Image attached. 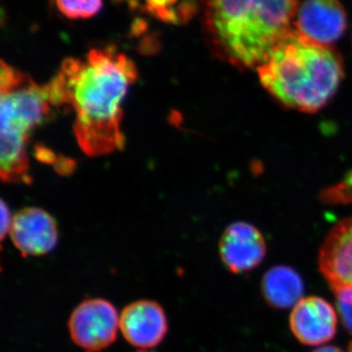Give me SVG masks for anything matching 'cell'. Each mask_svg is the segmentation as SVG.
I'll use <instances>...</instances> for the list:
<instances>
[{"mask_svg": "<svg viewBox=\"0 0 352 352\" xmlns=\"http://www.w3.org/2000/svg\"><path fill=\"white\" fill-rule=\"evenodd\" d=\"M115 2H122L124 1V0H113Z\"/></svg>", "mask_w": 352, "mask_h": 352, "instance_id": "23", "label": "cell"}, {"mask_svg": "<svg viewBox=\"0 0 352 352\" xmlns=\"http://www.w3.org/2000/svg\"><path fill=\"white\" fill-rule=\"evenodd\" d=\"M155 16L163 22L168 23V24H179L177 12L173 9V7L157 11Z\"/></svg>", "mask_w": 352, "mask_h": 352, "instance_id": "18", "label": "cell"}, {"mask_svg": "<svg viewBox=\"0 0 352 352\" xmlns=\"http://www.w3.org/2000/svg\"><path fill=\"white\" fill-rule=\"evenodd\" d=\"M1 144L0 173L4 182H32L27 143L32 131L50 113L51 103L46 85L1 62Z\"/></svg>", "mask_w": 352, "mask_h": 352, "instance_id": "4", "label": "cell"}, {"mask_svg": "<svg viewBox=\"0 0 352 352\" xmlns=\"http://www.w3.org/2000/svg\"><path fill=\"white\" fill-rule=\"evenodd\" d=\"M289 329L300 344L322 346L337 333V312L327 300L319 296L302 298L292 308Z\"/></svg>", "mask_w": 352, "mask_h": 352, "instance_id": "6", "label": "cell"}, {"mask_svg": "<svg viewBox=\"0 0 352 352\" xmlns=\"http://www.w3.org/2000/svg\"><path fill=\"white\" fill-rule=\"evenodd\" d=\"M314 352H344V351H342V349L337 346H325L319 347V349H317Z\"/></svg>", "mask_w": 352, "mask_h": 352, "instance_id": "20", "label": "cell"}, {"mask_svg": "<svg viewBox=\"0 0 352 352\" xmlns=\"http://www.w3.org/2000/svg\"><path fill=\"white\" fill-rule=\"evenodd\" d=\"M56 6L69 19H88L100 11L102 0H56Z\"/></svg>", "mask_w": 352, "mask_h": 352, "instance_id": "13", "label": "cell"}, {"mask_svg": "<svg viewBox=\"0 0 352 352\" xmlns=\"http://www.w3.org/2000/svg\"><path fill=\"white\" fill-rule=\"evenodd\" d=\"M305 283L302 278L289 266L270 268L261 280V293L266 303L277 309L295 307L302 298Z\"/></svg>", "mask_w": 352, "mask_h": 352, "instance_id": "12", "label": "cell"}, {"mask_svg": "<svg viewBox=\"0 0 352 352\" xmlns=\"http://www.w3.org/2000/svg\"><path fill=\"white\" fill-rule=\"evenodd\" d=\"M13 217L6 201H1V238L4 239L6 234L9 233L12 224Z\"/></svg>", "mask_w": 352, "mask_h": 352, "instance_id": "16", "label": "cell"}, {"mask_svg": "<svg viewBox=\"0 0 352 352\" xmlns=\"http://www.w3.org/2000/svg\"><path fill=\"white\" fill-rule=\"evenodd\" d=\"M179 24H186L198 12L197 0H182L176 10Z\"/></svg>", "mask_w": 352, "mask_h": 352, "instance_id": "15", "label": "cell"}, {"mask_svg": "<svg viewBox=\"0 0 352 352\" xmlns=\"http://www.w3.org/2000/svg\"><path fill=\"white\" fill-rule=\"evenodd\" d=\"M204 29L215 56L258 69L293 30L300 0H201Z\"/></svg>", "mask_w": 352, "mask_h": 352, "instance_id": "2", "label": "cell"}, {"mask_svg": "<svg viewBox=\"0 0 352 352\" xmlns=\"http://www.w3.org/2000/svg\"><path fill=\"white\" fill-rule=\"evenodd\" d=\"M256 69L261 85L278 103L307 113L325 107L344 78L339 53L310 41L296 29Z\"/></svg>", "mask_w": 352, "mask_h": 352, "instance_id": "3", "label": "cell"}, {"mask_svg": "<svg viewBox=\"0 0 352 352\" xmlns=\"http://www.w3.org/2000/svg\"><path fill=\"white\" fill-rule=\"evenodd\" d=\"M138 76L132 60L108 47L90 50L85 59L67 58L46 85L51 105L74 111V133L87 156L124 148L122 104Z\"/></svg>", "mask_w": 352, "mask_h": 352, "instance_id": "1", "label": "cell"}, {"mask_svg": "<svg viewBox=\"0 0 352 352\" xmlns=\"http://www.w3.org/2000/svg\"><path fill=\"white\" fill-rule=\"evenodd\" d=\"M333 293L342 325L352 333V289H340Z\"/></svg>", "mask_w": 352, "mask_h": 352, "instance_id": "14", "label": "cell"}, {"mask_svg": "<svg viewBox=\"0 0 352 352\" xmlns=\"http://www.w3.org/2000/svg\"><path fill=\"white\" fill-rule=\"evenodd\" d=\"M129 4L131 9L138 8L139 6V0H129Z\"/></svg>", "mask_w": 352, "mask_h": 352, "instance_id": "21", "label": "cell"}, {"mask_svg": "<svg viewBox=\"0 0 352 352\" xmlns=\"http://www.w3.org/2000/svg\"><path fill=\"white\" fill-rule=\"evenodd\" d=\"M177 0H146V8L148 12L155 15L157 11L164 10V9L170 8Z\"/></svg>", "mask_w": 352, "mask_h": 352, "instance_id": "17", "label": "cell"}, {"mask_svg": "<svg viewBox=\"0 0 352 352\" xmlns=\"http://www.w3.org/2000/svg\"><path fill=\"white\" fill-rule=\"evenodd\" d=\"M11 240L24 256L50 254L56 248L59 233L56 221L39 208H25L14 215Z\"/></svg>", "mask_w": 352, "mask_h": 352, "instance_id": "8", "label": "cell"}, {"mask_svg": "<svg viewBox=\"0 0 352 352\" xmlns=\"http://www.w3.org/2000/svg\"><path fill=\"white\" fill-rule=\"evenodd\" d=\"M139 352H148V351H139Z\"/></svg>", "mask_w": 352, "mask_h": 352, "instance_id": "24", "label": "cell"}, {"mask_svg": "<svg viewBox=\"0 0 352 352\" xmlns=\"http://www.w3.org/2000/svg\"><path fill=\"white\" fill-rule=\"evenodd\" d=\"M120 328L124 339L133 346L151 349L161 344L168 333L164 308L154 300H138L124 308Z\"/></svg>", "mask_w": 352, "mask_h": 352, "instance_id": "11", "label": "cell"}, {"mask_svg": "<svg viewBox=\"0 0 352 352\" xmlns=\"http://www.w3.org/2000/svg\"><path fill=\"white\" fill-rule=\"evenodd\" d=\"M148 24L147 22L142 18H136L135 20L133 21L131 25V32L133 34V36H140L143 32L147 31Z\"/></svg>", "mask_w": 352, "mask_h": 352, "instance_id": "19", "label": "cell"}, {"mask_svg": "<svg viewBox=\"0 0 352 352\" xmlns=\"http://www.w3.org/2000/svg\"><path fill=\"white\" fill-rule=\"evenodd\" d=\"M296 30L305 38L330 45L346 30V13L339 0H307L300 4Z\"/></svg>", "mask_w": 352, "mask_h": 352, "instance_id": "10", "label": "cell"}, {"mask_svg": "<svg viewBox=\"0 0 352 352\" xmlns=\"http://www.w3.org/2000/svg\"><path fill=\"white\" fill-rule=\"evenodd\" d=\"M318 266L333 292L352 289V217L331 229L321 245Z\"/></svg>", "mask_w": 352, "mask_h": 352, "instance_id": "9", "label": "cell"}, {"mask_svg": "<svg viewBox=\"0 0 352 352\" xmlns=\"http://www.w3.org/2000/svg\"><path fill=\"white\" fill-rule=\"evenodd\" d=\"M68 326L76 346L87 352H99L115 342L120 328V316L108 300L89 298L74 309Z\"/></svg>", "mask_w": 352, "mask_h": 352, "instance_id": "5", "label": "cell"}, {"mask_svg": "<svg viewBox=\"0 0 352 352\" xmlns=\"http://www.w3.org/2000/svg\"><path fill=\"white\" fill-rule=\"evenodd\" d=\"M349 352H352V342H351V344H349Z\"/></svg>", "mask_w": 352, "mask_h": 352, "instance_id": "22", "label": "cell"}, {"mask_svg": "<svg viewBox=\"0 0 352 352\" xmlns=\"http://www.w3.org/2000/svg\"><path fill=\"white\" fill-rule=\"evenodd\" d=\"M267 252L265 239L256 226L237 221L226 227L219 240V256L230 272L239 274L258 267Z\"/></svg>", "mask_w": 352, "mask_h": 352, "instance_id": "7", "label": "cell"}]
</instances>
